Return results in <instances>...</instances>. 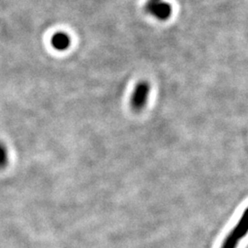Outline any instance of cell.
I'll use <instances>...</instances> for the list:
<instances>
[{"mask_svg": "<svg viewBox=\"0 0 248 248\" xmlns=\"http://www.w3.org/2000/svg\"><path fill=\"white\" fill-rule=\"evenodd\" d=\"M145 10L159 20H167L172 15V7L165 0H148Z\"/></svg>", "mask_w": 248, "mask_h": 248, "instance_id": "7a4b0ae2", "label": "cell"}, {"mask_svg": "<svg viewBox=\"0 0 248 248\" xmlns=\"http://www.w3.org/2000/svg\"><path fill=\"white\" fill-rule=\"evenodd\" d=\"M150 95V85L146 81L139 82L133 90V96L131 98V105L134 110L139 111L142 109Z\"/></svg>", "mask_w": 248, "mask_h": 248, "instance_id": "6da1fadb", "label": "cell"}, {"mask_svg": "<svg viewBox=\"0 0 248 248\" xmlns=\"http://www.w3.org/2000/svg\"><path fill=\"white\" fill-rule=\"evenodd\" d=\"M52 45L57 51H65L71 45V39L64 32H57L52 38Z\"/></svg>", "mask_w": 248, "mask_h": 248, "instance_id": "3957f363", "label": "cell"}, {"mask_svg": "<svg viewBox=\"0 0 248 248\" xmlns=\"http://www.w3.org/2000/svg\"><path fill=\"white\" fill-rule=\"evenodd\" d=\"M9 163V153L7 147L0 142V169H5Z\"/></svg>", "mask_w": 248, "mask_h": 248, "instance_id": "277c9868", "label": "cell"}, {"mask_svg": "<svg viewBox=\"0 0 248 248\" xmlns=\"http://www.w3.org/2000/svg\"><path fill=\"white\" fill-rule=\"evenodd\" d=\"M239 229L240 226H237V229H236V232H232L230 235V238L227 240V242L224 244L223 248H234L235 247V244L237 243V241L235 239V237L239 234Z\"/></svg>", "mask_w": 248, "mask_h": 248, "instance_id": "5b68a950", "label": "cell"}]
</instances>
